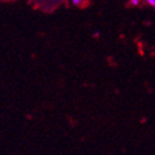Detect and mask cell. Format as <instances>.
Wrapping results in <instances>:
<instances>
[{
    "label": "cell",
    "instance_id": "1",
    "mask_svg": "<svg viewBox=\"0 0 155 155\" xmlns=\"http://www.w3.org/2000/svg\"><path fill=\"white\" fill-rule=\"evenodd\" d=\"M72 1H73V3H74L75 5H80L81 3H83L84 0H72Z\"/></svg>",
    "mask_w": 155,
    "mask_h": 155
},
{
    "label": "cell",
    "instance_id": "2",
    "mask_svg": "<svg viewBox=\"0 0 155 155\" xmlns=\"http://www.w3.org/2000/svg\"><path fill=\"white\" fill-rule=\"evenodd\" d=\"M140 3V0H130V5H138Z\"/></svg>",
    "mask_w": 155,
    "mask_h": 155
},
{
    "label": "cell",
    "instance_id": "3",
    "mask_svg": "<svg viewBox=\"0 0 155 155\" xmlns=\"http://www.w3.org/2000/svg\"><path fill=\"white\" fill-rule=\"evenodd\" d=\"M145 1H147L149 5H151L152 7H154L155 8V0H145Z\"/></svg>",
    "mask_w": 155,
    "mask_h": 155
}]
</instances>
